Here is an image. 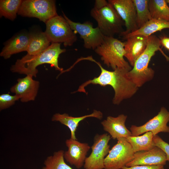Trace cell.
<instances>
[{
    "instance_id": "cell-23",
    "label": "cell",
    "mask_w": 169,
    "mask_h": 169,
    "mask_svg": "<svg viewBox=\"0 0 169 169\" xmlns=\"http://www.w3.org/2000/svg\"><path fill=\"white\" fill-rule=\"evenodd\" d=\"M167 4L165 0H149L152 18L169 22V7Z\"/></svg>"
},
{
    "instance_id": "cell-5",
    "label": "cell",
    "mask_w": 169,
    "mask_h": 169,
    "mask_svg": "<svg viewBox=\"0 0 169 169\" xmlns=\"http://www.w3.org/2000/svg\"><path fill=\"white\" fill-rule=\"evenodd\" d=\"M91 16L96 21L97 27L105 36L114 37L120 35L124 31V22L113 6L109 2L100 8H93L90 11Z\"/></svg>"
},
{
    "instance_id": "cell-12",
    "label": "cell",
    "mask_w": 169,
    "mask_h": 169,
    "mask_svg": "<svg viewBox=\"0 0 169 169\" xmlns=\"http://www.w3.org/2000/svg\"><path fill=\"white\" fill-rule=\"evenodd\" d=\"M124 22L126 30L120 35L122 37L138 29L136 12L133 0H109Z\"/></svg>"
},
{
    "instance_id": "cell-4",
    "label": "cell",
    "mask_w": 169,
    "mask_h": 169,
    "mask_svg": "<svg viewBox=\"0 0 169 169\" xmlns=\"http://www.w3.org/2000/svg\"><path fill=\"white\" fill-rule=\"evenodd\" d=\"M125 44L114 37L105 36L103 43L94 51L108 67L113 70L120 68L130 71L131 67L124 58Z\"/></svg>"
},
{
    "instance_id": "cell-18",
    "label": "cell",
    "mask_w": 169,
    "mask_h": 169,
    "mask_svg": "<svg viewBox=\"0 0 169 169\" xmlns=\"http://www.w3.org/2000/svg\"><path fill=\"white\" fill-rule=\"evenodd\" d=\"M147 37L136 35L126 38L125 45L124 57L132 67L137 58L146 49L148 41Z\"/></svg>"
},
{
    "instance_id": "cell-6",
    "label": "cell",
    "mask_w": 169,
    "mask_h": 169,
    "mask_svg": "<svg viewBox=\"0 0 169 169\" xmlns=\"http://www.w3.org/2000/svg\"><path fill=\"white\" fill-rule=\"evenodd\" d=\"M45 24L44 32L51 44L62 43L67 47L72 45L77 40L76 33L63 16L58 15Z\"/></svg>"
},
{
    "instance_id": "cell-29",
    "label": "cell",
    "mask_w": 169,
    "mask_h": 169,
    "mask_svg": "<svg viewBox=\"0 0 169 169\" xmlns=\"http://www.w3.org/2000/svg\"><path fill=\"white\" fill-rule=\"evenodd\" d=\"M122 169H165L164 166L159 165H139L131 167H124Z\"/></svg>"
},
{
    "instance_id": "cell-24",
    "label": "cell",
    "mask_w": 169,
    "mask_h": 169,
    "mask_svg": "<svg viewBox=\"0 0 169 169\" xmlns=\"http://www.w3.org/2000/svg\"><path fill=\"white\" fill-rule=\"evenodd\" d=\"M23 0H0V17L14 20L20 8Z\"/></svg>"
},
{
    "instance_id": "cell-26",
    "label": "cell",
    "mask_w": 169,
    "mask_h": 169,
    "mask_svg": "<svg viewBox=\"0 0 169 169\" xmlns=\"http://www.w3.org/2000/svg\"><path fill=\"white\" fill-rule=\"evenodd\" d=\"M64 151L60 150L54 152L44 161V166L42 169H73L65 162Z\"/></svg>"
},
{
    "instance_id": "cell-28",
    "label": "cell",
    "mask_w": 169,
    "mask_h": 169,
    "mask_svg": "<svg viewBox=\"0 0 169 169\" xmlns=\"http://www.w3.org/2000/svg\"><path fill=\"white\" fill-rule=\"evenodd\" d=\"M153 141L155 146L159 147L165 153L167 160L169 162V144L164 141L157 135L153 136Z\"/></svg>"
},
{
    "instance_id": "cell-14",
    "label": "cell",
    "mask_w": 169,
    "mask_h": 169,
    "mask_svg": "<svg viewBox=\"0 0 169 169\" xmlns=\"http://www.w3.org/2000/svg\"><path fill=\"white\" fill-rule=\"evenodd\" d=\"M167 161L166 154L159 147L155 146L148 151L135 153L133 159L126 165L131 167L139 165H165Z\"/></svg>"
},
{
    "instance_id": "cell-15",
    "label": "cell",
    "mask_w": 169,
    "mask_h": 169,
    "mask_svg": "<svg viewBox=\"0 0 169 169\" xmlns=\"http://www.w3.org/2000/svg\"><path fill=\"white\" fill-rule=\"evenodd\" d=\"M31 75L19 78L17 82L10 89V91L18 96L23 102L33 101L37 96L39 86L38 81L34 80Z\"/></svg>"
},
{
    "instance_id": "cell-9",
    "label": "cell",
    "mask_w": 169,
    "mask_h": 169,
    "mask_svg": "<svg viewBox=\"0 0 169 169\" xmlns=\"http://www.w3.org/2000/svg\"><path fill=\"white\" fill-rule=\"evenodd\" d=\"M63 16L72 29L78 33L84 41V47L95 50L103 42L104 36L98 27L94 28L92 24L86 21L83 23L75 22L69 19L62 12Z\"/></svg>"
},
{
    "instance_id": "cell-3",
    "label": "cell",
    "mask_w": 169,
    "mask_h": 169,
    "mask_svg": "<svg viewBox=\"0 0 169 169\" xmlns=\"http://www.w3.org/2000/svg\"><path fill=\"white\" fill-rule=\"evenodd\" d=\"M161 46L160 39L156 36L152 34L148 37L146 49L136 59L133 68L128 72V77L138 88L153 78L155 72L148 67V65L156 52L160 51L166 60L169 61V57L163 52Z\"/></svg>"
},
{
    "instance_id": "cell-11",
    "label": "cell",
    "mask_w": 169,
    "mask_h": 169,
    "mask_svg": "<svg viewBox=\"0 0 169 169\" xmlns=\"http://www.w3.org/2000/svg\"><path fill=\"white\" fill-rule=\"evenodd\" d=\"M169 111L164 107H162L158 114L144 125L137 126L132 125L130 128L131 136H139L147 132H151L153 135L161 132L169 133Z\"/></svg>"
},
{
    "instance_id": "cell-22",
    "label": "cell",
    "mask_w": 169,
    "mask_h": 169,
    "mask_svg": "<svg viewBox=\"0 0 169 169\" xmlns=\"http://www.w3.org/2000/svg\"><path fill=\"white\" fill-rule=\"evenodd\" d=\"M153 135L151 131L147 132L140 136H130L125 138L131 144L134 152L146 151L151 150L155 146L153 141Z\"/></svg>"
},
{
    "instance_id": "cell-19",
    "label": "cell",
    "mask_w": 169,
    "mask_h": 169,
    "mask_svg": "<svg viewBox=\"0 0 169 169\" xmlns=\"http://www.w3.org/2000/svg\"><path fill=\"white\" fill-rule=\"evenodd\" d=\"M103 116V115L102 112L94 110L93 113L90 114L78 117L70 116L66 113H56L53 115L52 120L59 121L62 124L67 126L70 131V138L74 140H77L75 136V133L80 122L87 118L90 117L101 120Z\"/></svg>"
},
{
    "instance_id": "cell-20",
    "label": "cell",
    "mask_w": 169,
    "mask_h": 169,
    "mask_svg": "<svg viewBox=\"0 0 169 169\" xmlns=\"http://www.w3.org/2000/svg\"><path fill=\"white\" fill-rule=\"evenodd\" d=\"M166 28H169V22L152 18L135 31L122 37L124 39L136 35L148 37L154 33Z\"/></svg>"
},
{
    "instance_id": "cell-25",
    "label": "cell",
    "mask_w": 169,
    "mask_h": 169,
    "mask_svg": "<svg viewBox=\"0 0 169 169\" xmlns=\"http://www.w3.org/2000/svg\"><path fill=\"white\" fill-rule=\"evenodd\" d=\"M137 16V24L138 29L152 19L148 7L149 0H133Z\"/></svg>"
},
{
    "instance_id": "cell-8",
    "label": "cell",
    "mask_w": 169,
    "mask_h": 169,
    "mask_svg": "<svg viewBox=\"0 0 169 169\" xmlns=\"http://www.w3.org/2000/svg\"><path fill=\"white\" fill-rule=\"evenodd\" d=\"M117 140L105 159L104 169H122L133 158L134 152L126 139Z\"/></svg>"
},
{
    "instance_id": "cell-31",
    "label": "cell",
    "mask_w": 169,
    "mask_h": 169,
    "mask_svg": "<svg viewBox=\"0 0 169 169\" xmlns=\"http://www.w3.org/2000/svg\"><path fill=\"white\" fill-rule=\"evenodd\" d=\"M166 1L167 2V3H168L169 5V0H166Z\"/></svg>"
},
{
    "instance_id": "cell-2",
    "label": "cell",
    "mask_w": 169,
    "mask_h": 169,
    "mask_svg": "<svg viewBox=\"0 0 169 169\" xmlns=\"http://www.w3.org/2000/svg\"><path fill=\"white\" fill-rule=\"evenodd\" d=\"M61 44L53 43L45 50L34 55L27 54L21 59H18L10 68L12 72L31 75L36 77L38 71L37 67L44 64H50L56 70L61 72L63 70L58 64L59 55L66 50L61 48Z\"/></svg>"
},
{
    "instance_id": "cell-10",
    "label": "cell",
    "mask_w": 169,
    "mask_h": 169,
    "mask_svg": "<svg viewBox=\"0 0 169 169\" xmlns=\"http://www.w3.org/2000/svg\"><path fill=\"white\" fill-rule=\"evenodd\" d=\"M111 138L107 133L95 136L91 154L84 161V169H104V160L110 150L108 143Z\"/></svg>"
},
{
    "instance_id": "cell-30",
    "label": "cell",
    "mask_w": 169,
    "mask_h": 169,
    "mask_svg": "<svg viewBox=\"0 0 169 169\" xmlns=\"http://www.w3.org/2000/svg\"><path fill=\"white\" fill-rule=\"evenodd\" d=\"M159 39L161 45L169 50V38L166 36H162L160 37Z\"/></svg>"
},
{
    "instance_id": "cell-27",
    "label": "cell",
    "mask_w": 169,
    "mask_h": 169,
    "mask_svg": "<svg viewBox=\"0 0 169 169\" xmlns=\"http://www.w3.org/2000/svg\"><path fill=\"white\" fill-rule=\"evenodd\" d=\"M20 99L16 95H10L9 93L3 94L0 95V109L2 110L9 108L13 105L15 102Z\"/></svg>"
},
{
    "instance_id": "cell-17",
    "label": "cell",
    "mask_w": 169,
    "mask_h": 169,
    "mask_svg": "<svg viewBox=\"0 0 169 169\" xmlns=\"http://www.w3.org/2000/svg\"><path fill=\"white\" fill-rule=\"evenodd\" d=\"M30 39V33L23 32L16 34L5 44L0 56L7 59L13 54L27 51Z\"/></svg>"
},
{
    "instance_id": "cell-16",
    "label": "cell",
    "mask_w": 169,
    "mask_h": 169,
    "mask_svg": "<svg viewBox=\"0 0 169 169\" xmlns=\"http://www.w3.org/2000/svg\"><path fill=\"white\" fill-rule=\"evenodd\" d=\"M127 116L120 114L118 116H108L101 124L104 130L108 132L113 139L131 136V133L125 125Z\"/></svg>"
},
{
    "instance_id": "cell-7",
    "label": "cell",
    "mask_w": 169,
    "mask_h": 169,
    "mask_svg": "<svg viewBox=\"0 0 169 169\" xmlns=\"http://www.w3.org/2000/svg\"><path fill=\"white\" fill-rule=\"evenodd\" d=\"M18 14L24 17L37 18L45 23L58 15L54 0H23Z\"/></svg>"
},
{
    "instance_id": "cell-21",
    "label": "cell",
    "mask_w": 169,
    "mask_h": 169,
    "mask_svg": "<svg viewBox=\"0 0 169 169\" xmlns=\"http://www.w3.org/2000/svg\"><path fill=\"white\" fill-rule=\"evenodd\" d=\"M51 44L44 32L30 33V39L27 51L28 54L34 55L46 49Z\"/></svg>"
},
{
    "instance_id": "cell-1",
    "label": "cell",
    "mask_w": 169,
    "mask_h": 169,
    "mask_svg": "<svg viewBox=\"0 0 169 169\" xmlns=\"http://www.w3.org/2000/svg\"><path fill=\"white\" fill-rule=\"evenodd\" d=\"M86 60L94 62L100 67V75L89 79L80 85L76 92H82L87 94L85 87L88 85L99 84L105 86L109 85L114 90L115 94L112 101L114 104L119 105L124 99L132 97L137 91L138 88L130 79L128 76L129 71L124 68H117L113 71L104 69L101 64L94 59L92 57H81L79 61Z\"/></svg>"
},
{
    "instance_id": "cell-13",
    "label": "cell",
    "mask_w": 169,
    "mask_h": 169,
    "mask_svg": "<svg viewBox=\"0 0 169 169\" xmlns=\"http://www.w3.org/2000/svg\"><path fill=\"white\" fill-rule=\"evenodd\" d=\"M65 144L68 150L64 152V159L77 168H81L84 165L90 147L87 143H81L71 138L66 140Z\"/></svg>"
}]
</instances>
